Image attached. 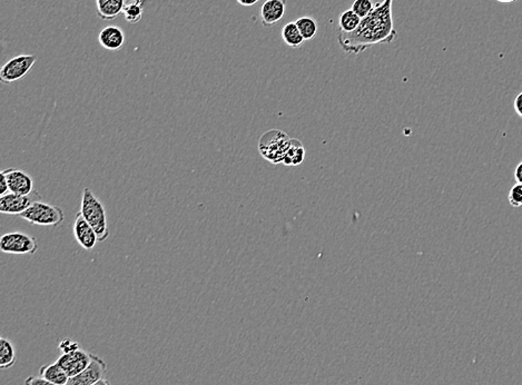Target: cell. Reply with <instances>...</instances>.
I'll use <instances>...</instances> for the list:
<instances>
[{"instance_id": "6da1fadb", "label": "cell", "mask_w": 522, "mask_h": 385, "mask_svg": "<svg viewBox=\"0 0 522 385\" xmlns=\"http://www.w3.org/2000/svg\"><path fill=\"white\" fill-rule=\"evenodd\" d=\"M392 5L394 0L376 3L373 12L362 19L356 32L345 34L336 30V39L342 50L349 55H359L371 47L396 41L398 32L394 28Z\"/></svg>"}, {"instance_id": "7a4b0ae2", "label": "cell", "mask_w": 522, "mask_h": 385, "mask_svg": "<svg viewBox=\"0 0 522 385\" xmlns=\"http://www.w3.org/2000/svg\"><path fill=\"white\" fill-rule=\"evenodd\" d=\"M79 213L95 230L98 241H105L108 239L110 233H109L106 210L101 199H97L95 194L89 188H84Z\"/></svg>"}, {"instance_id": "3957f363", "label": "cell", "mask_w": 522, "mask_h": 385, "mask_svg": "<svg viewBox=\"0 0 522 385\" xmlns=\"http://www.w3.org/2000/svg\"><path fill=\"white\" fill-rule=\"evenodd\" d=\"M290 136L280 130H267L258 141V152L272 164H283L291 145Z\"/></svg>"}, {"instance_id": "277c9868", "label": "cell", "mask_w": 522, "mask_h": 385, "mask_svg": "<svg viewBox=\"0 0 522 385\" xmlns=\"http://www.w3.org/2000/svg\"><path fill=\"white\" fill-rule=\"evenodd\" d=\"M19 216L25 221L38 226L57 227L65 221V213L61 207L41 201H35L32 206Z\"/></svg>"}, {"instance_id": "5b68a950", "label": "cell", "mask_w": 522, "mask_h": 385, "mask_svg": "<svg viewBox=\"0 0 522 385\" xmlns=\"http://www.w3.org/2000/svg\"><path fill=\"white\" fill-rule=\"evenodd\" d=\"M0 250L10 255H34L37 253L38 241L23 232H12L1 236Z\"/></svg>"}, {"instance_id": "8992f818", "label": "cell", "mask_w": 522, "mask_h": 385, "mask_svg": "<svg viewBox=\"0 0 522 385\" xmlns=\"http://www.w3.org/2000/svg\"><path fill=\"white\" fill-rule=\"evenodd\" d=\"M37 61V56L19 55L9 59L0 69V81L3 83H12L21 81L32 70Z\"/></svg>"}, {"instance_id": "52a82bcc", "label": "cell", "mask_w": 522, "mask_h": 385, "mask_svg": "<svg viewBox=\"0 0 522 385\" xmlns=\"http://www.w3.org/2000/svg\"><path fill=\"white\" fill-rule=\"evenodd\" d=\"M37 201H41V195L37 192H32L30 195L26 196L8 192L0 197V213L21 215Z\"/></svg>"}, {"instance_id": "ba28073f", "label": "cell", "mask_w": 522, "mask_h": 385, "mask_svg": "<svg viewBox=\"0 0 522 385\" xmlns=\"http://www.w3.org/2000/svg\"><path fill=\"white\" fill-rule=\"evenodd\" d=\"M56 362L61 365L69 377H77L88 368L92 362V354L81 348L72 353L61 354Z\"/></svg>"}, {"instance_id": "9c48e42d", "label": "cell", "mask_w": 522, "mask_h": 385, "mask_svg": "<svg viewBox=\"0 0 522 385\" xmlns=\"http://www.w3.org/2000/svg\"><path fill=\"white\" fill-rule=\"evenodd\" d=\"M106 372L107 365L104 359L92 354V362L88 368L77 377H70L66 385H93L105 377Z\"/></svg>"}, {"instance_id": "30bf717a", "label": "cell", "mask_w": 522, "mask_h": 385, "mask_svg": "<svg viewBox=\"0 0 522 385\" xmlns=\"http://www.w3.org/2000/svg\"><path fill=\"white\" fill-rule=\"evenodd\" d=\"M3 172L8 181L9 192L26 196L34 192V181L27 172L16 168H7Z\"/></svg>"}, {"instance_id": "8fae6325", "label": "cell", "mask_w": 522, "mask_h": 385, "mask_svg": "<svg viewBox=\"0 0 522 385\" xmlns=\"http://www.w3.org/2000/svg\"><path fill=\"white\" fill-rule=\"evenodd\" d=\"M74 235L78 245L84 250H93L97 244L98 236L95 230L84 219V216L79 212L75 219Z\"/></svg>"}, {"instance_id": "7c38bea8", "label": "cell", "mask_w": 522, "mask_h": 385, "mask_svg": "<svg viewBox=\"0 0 522 385\" xmlns=\"http://www.w3.org/2000/svg\"><path fill=\"white\" fill-rule=\"evenodd\" d=\"M287 12L285 0H267L262 5L260 18L264 27H272L281 21Z\"/></svg>"}, {"instance_id": "4fadbf2b", "label": "cell", "mask_w": 522, "mask_h": 385, "mask_svg": "<svg viewBox=\"0 0 522 385\" xmlns=\"http://www.w3.org/2000/svg\"><path fill=\"white\" fill-rule=\"evenodd\" d=\"M126 34L118 26H107L98 34V43L106 50L117 52L125 45Z\"/></svg>"}, {"instance_id": "5bb4252c", "label": "cell", "mask_w": 522, "mask_h": 385, "mask_svg": "<svg viewBox=\"0 0 522 385\" xmlns=\"http://www.w3.org/2000/svg\"><path fill=\"white\" fill-rule=\"evenodd\" d=\"M98 17L103 21H114L123 14L125 0H96Z\"/></svg>"}, {"instance_id": "9a60e30c", "label": "cell", "mask_w": 522, "mask_h": 385, "mask_svg": "<svg viewBox=\"0 0 522 385\" xmlns=\"http://www.w3.org/2000/svg\"><path fill=\"white\" fill-rule=\"evenodd\" d=\"M39 377L55 385H66L70 379L68 374L64 371V368L57 362L41 366Z\"/></svg>"}, {"instance_id": "2e32d148", "label": "cell", "mask_w": 522, "mask_h": 385, "mask_svg": "<svg viewBox=\"0 0 522 385\" xmlns=\"http://www.w3.org/2000/svg\"><path fill=\"white\" fill-rule=\"evenodd\" d=\"M282 38H283L285 45L291 47V48H298L305 41L304 38L298 30V27L296 26V21H291V23L284 25V27L282 28Z\"/></svg>"}, {"instance_id": "e0dca14e", "label": "cell", "mask_w": 522, "mask_h": 385, "mask_svg": "<svg viewBox=\"0 0 522 385\" xmlns=\"http://www.w3.org/2000/svg\"><path fill=\"white\" fill-rule=\"evenodd\" d=\"M304 157V146H303V144L298 139L292 138L291 139L290 148L287 150L283 164L287 165V166H298V165L303 163Z\"/></svg>"}, {"instance_id": "ac0fdd59", "label": "cell", "mask_w": 522, "mask_h": 385, "mask_svg": "<svg viewBox=\"0 0 522 385\" xmlns=\"http://www.w3.org/2000/svg\"><path fill=\"white\" fill-rule=\"evenodd\" d=\"M16 363V351L14 345L9 339H0V368L7 370L14 366Z\"/></svg>"}, {"instance_id": "d6986e66", "label": "cell", "mask_w": 522, "mask_h": 385, "mask_svg": "<svg viewBox=\"0 0 522 385\" xmlns=\"http://www.w3.org/2000/svg\"><path fill=\"white\" fill-rule=\"evenodd\" d=\"M296 23L305 41H312L316 37L319 25L314 18L311 16H303L296 19Z\"/></svg>"}, {"instance_id": "ffe728a7", "label": "cell", "mask_w": 522, "mask_h": 385, "mask_svg": "<svg viewBox=\"0 0 522 385\" xmlns=\"http://www.w3.org/2000/svg\"><path fill=\"white\" fill-rule=\"evenodd\" d=\"M361 21V18L353 12L352 9H347L340 14L338 30H341L345 34L356 32V29L359 28Z\"/></svg>"}, {"instance_id": "44dd1931", "label": "cell", "mask_w": 522, "mask_h": 385, "mask_svg": "<svg viewBox=\"0 0 522 385\" xmlns=\"http://www.w3.org/2000/svg\"><path fill=\"white\" fill-rule=\"evenodd\" d=\"M144 8L141 3H129L123 10L124 17L128 23H137L143 18Z\"/></svg>"}, {"instance_id": "7402d4cb", "label": "cell", "mask_w": 522, "mask_h": 385, "mask_svg": "<svg viewBox=\"0 0 522 385\" xmlns=\"http://www.w3.org/2000/svg\"><path fill=\"white\" fill-rule=\"evenodd\" d=\"M374 8H376V3L373 0H354L351 6L353 12H356L361 19L367 17Z\"/></svg>"}, {"instance_id": "603a6c76", "label": "cell", "mask_w": 522, "mask_h": 385, "mask_svg": "<svg viewBox=\"0 0 522 385\" xmlns=\"http://www.w3.org/2000/svg\"><path fill=\"white\" fill-rule=\"evenodd\" d=\"M509 204L514 208L522 207V184L516 183L511 187L508 194Z\"/></svg>"}, {"instance_id": "cb8c5ba5", "label": "cell", "mask_w": 522, "mask_h": 385, "mask_svg": "<svg viewBox=\"0 0 522 385\" xmlns=\"http://www.w3.org/2000/svg\"><path fill=\"white\" fill-rule=\"evenodd\" d=\"M58 348H59V351L61 352V354L72 353V352L81 350V345L78 344L77 342H74L72 339H63V341L59 343Z\"/></svg>"}, {"instance_id": "d4e9b609", "label": "cell", "mask_w": 522, "mask_h": 385, "mask_svg": "<svg viewBox=\"0 0 522 385\" xmlns=\"http://www.w3.org/2000/svg\"><path fill=\"white\" fill-rule=\"evenodd\" d=\"M26 385H55L52 383L48 382L46 379H43L41 377H29L25 382Z\"/></svg>"}, {"instance_id": "484cf974", "label": "cell", "mask_w": 522, "mask_h": 385, "mask_svg": "<svg viewBox=\"0 0 522 385\" xmlns=\"http://www.w3.org/2000/svg\"><path fill=\"white\" fill-rule=\"evenodd\" d=\"M9 192L8 181L5 172H0V195H6Z\"/></svg>"}, {"instance_id": "4316f807", "label": "cell", "mask_w": 522, "mask_h": 385, "mask_svg": "<svg viewBox=\"0 0 522 385\" xmlns=\"http://www.w3.org/2000/svg\"><path fill=\"white\" fill-rule=\"evenodd\" d=\"M514 107L516 114L522 118V92H520L519 95L516 96V99H514Z\"/></svg>"}, {"instance_id": "83f0119b", "label": "cell", "mask_w": 522, "mask_h": 385, "mask_svg": "<svg viewBox=\"0 0 522 385\" xmlns=\"http://www.w3.org/2000/svg\"><path fill=\"white\" fill-rule=\"evenodd\" d=\"M514 175L516 183L522 184V161H520L519 164L516 165Z\"/></svg>"}, {"instance_id": "f1b7e54d", "label": "cell", "mask_w": 522, "mask_h": 385, "mask_svg": "<svg viewBox=\"0 0 522 385\" xmlns=\"http://www.w3.org/2000/svg\"><path fill=\"white\" fill-rule=\"evenodd\" d=\"M241 6L252 7L260 1V0H236Z\"/></svg>"}, {"instance_id": "f546056e", "label": "cell", "mask_w": 522, "mask_h": 385, "mask_svg": "<svg viewBox=\"0 0 522 385\" xmlns=\"http://www.w3.org/2000/svg\"><path fill=\"white\" fill-rule=\"evenodd\" d=\"M93 385H112L110 384V382H109L108 379H105V377H103V379H99V381H97V382L94 383Z\"/></svg>"}, {"instance_id": "4dcf8cb0", "label": "cell", "mask_w": 522, "mask_h": 385, "mask_svg": "<svg viewBox=\"0 0 522 385\" xmlns=\"http://www.w3.org/2000/svg\"><path fill=\"white\" fill-rule=\"evenodd\" d=\"M144 3H145V0H125V6L129 5V3H141V5H143Z\"/></svg>"}, {"instance_id": "1f68e13d", "label": "cell", "mask_w": 522, "mask_h": 385, "mask_svg": "<svg viewBox=\"0 0 522 385\" xmlns=\"http://www.w3.org/2000/svg\"><path fill=\"white\" fill-rule=\"evenodd\" d=\"M496 1H500V3H512L514 0H496Z\"/></svg>"}]
</instances>
